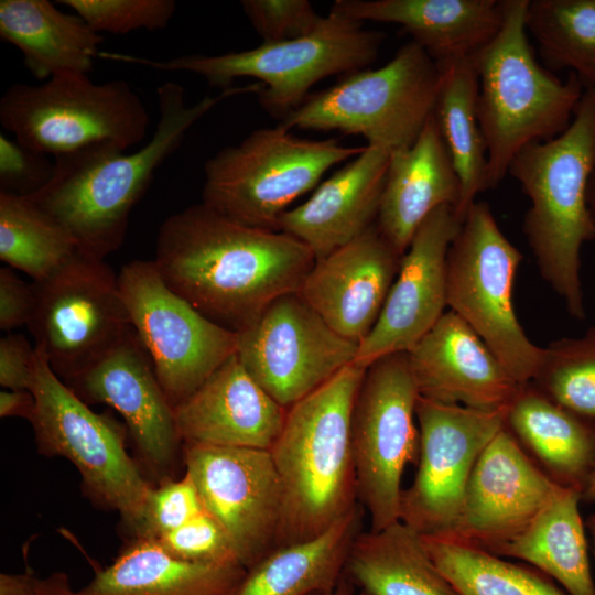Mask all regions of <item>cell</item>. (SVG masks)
Returning <instances> with one entry per match:
<instances>
[{
  "label": "cell",
  "instance_id": "cell-1",
  "mask_svg": "<svg viewBox=\"0 0 595 595\" xmlns=\"http://www.w3.org/2000/svg\"><path fill=\"white\" fill-rule=\"evenodd\" d=\"M315 260L296 238L239 224L203 202L162 223L154 258L175 293L235 333L278 298L299 292Z\"/></svg>",
  "mask_w": 595,
  "mask_h": 595
},
{
  "label": "cell",
  "instance_id": "cell-2",
  "mask_svg": "<svg viewBox=\"0 0 595 595\" xmlns=\"http://www.w3.org/2000/svg\"><path fill=\"white\" fill-rule=\"evenodd\" d=\"M260 89L231 87L188 106L182 85L164 83L156 88L159 121L144 145L126 153L97 144L55 156L52 178L29 198L69 232L78 251L105 259L121 247L132 208L193 125L223 100Z\"/></svg>",
  "mask_w": 595,
  "mask_h": 595
},
{
  "label": "cell",
  "instance_id": "cell-3",
  "mask_svg": "<svg viewBox=\"0 0 595 595\" xmlns=\"http://www.w3.org/2000/svg\"><path fill=\"white\" fill-rule=\"evenodd\" d=\"M365 372L353 363L288 408L269 450L282 489L275 549L323 534L359 504L351 416Z\"/></svg>",
  "mask_w": 595,
  "mask_h": 595
},
{
  "label": "cell",
  "instance_id": "cell-4",
  "mask_svg": "<svg viewBox=\"0 0 595 595\" xmlns=\"http://www.w3.org/2000/svg\"><path fill=\"white\" fill-rule=\"evenodd\" d=\"M595 169V88H585L567 129L534 142L508 169L530 199L523 234L543 280L569 314L585 317L581 250L595 239L587 186Z\"/></svg>",
  "mask_w": 595,
  "mask_h": 595
},
{
  "label": "cell",
  "instance_id": "cell-5",
  "mask_svg": "<svg viewBox=\"0 0 595 595\" xmlns=\"http://www.w3.org/2000/svg\"><path fill=\"white\" fill-rule=\"evenodd\" d=\"M528 1L504 0L499 31L474 55L488 190L499 185L519 151L567 129L585 89L574 73L561 80L537 62L526 29Z\"/></svg>",
  "mask_w": 595,
  "mask_h": 595
},
{
  "label": "cell",
  "instance_id": "cell-6",
  "mask_svg": "<svg viewBox=\"0 0 595 595\" xmlns=\"http://www.w3.org/2000/svg\"><path fill=\"white\" fill-rule=\"evenodd\" d=\"M383 34L363 28L361 22L331 10L307 35L221 55H182L164 62L123 54L110 60L138 63L160 71L191 72L223 90L234 79L261 82L260 105L282 120L307 98L311 87L332 75H348L370 65Z\"/></svg>",
  "mask_w": 595,
  "mask_h": 595
},
{
  "label": "cell",
  "instance_id": "cell-7",
  "mask_svg": "<svg viewBox=\"0 0 595 595\" xmlns=\"http://www.w3.org/2000/svg\"><path fill=\"white\" fill-rule=\"evenodd\" d=\"M364 149L302 139L281 123L257 129L205 162L203 203L239 224L275 230L293 201Z\"/></svg>",
  "mask_w": 595,
  "mask_h": 595
},
{
  "label": "cell",
  "instance_id": "cell-8",
  "mask_svg": "<svg viewBox=\"0 0 595 595\" xmlns=\"http://www.w3.org/2000/svg\"><path fill=\"white\" fill-rule=\"evenodd\" d=\"M0 122L20 143L55 158L97 144L126 151L144 140L150 116L127 82L66 74L11 85L0 99Z\"/></svg>",
  "mask_w": 595,
  "mask_h": 595
},
{
  "label": "cell",
  "instance_id": "cell-9",
  "mask_svg": "<svg viewBox=\"0 0 595 595\" xmlns=\"http://www.w3.org/2000/svg\"><path fill=\"white\" fill-rule=\"evenodd\" d=\"M441 72L415 42L377 69L348 74L307 97L281 122L289 130L360 134L391 152L410 147L434 110Z\"/></svg>",
  "mask_w": 595,
  "mask_h": 595
},
{
  "label": "cell",
  "instance_id": "cell-10",
  "mask_svg": "<svg viewBox=\"0 0 595 595\" xmlns=\"http://www.w3.org/2000/svg\"><path fill=\"white\" fill-rule=\"evenodd\" d=\"M35 350L30 390L36 405L30 423L39 452L68 459L79 472L87 496L117 511L136 534L151 485L126 451L122 426L94 412Z\"/></svg>",
  "mask_w": 595,
  "mask_h": 595
},
{
  "label": "cell",
  "instance_id": "cell-11",
  "mask_svg": "<svg viewBox=\"0 0 595 595\" xmlns=\"http://www.w3.org/2000/svg\"><path fill=\"white\" fill-rule=\"evenodd\" d=\"M522 253L500 230L485 202L467 209L446 258V303L496 355L519 385L530 382L542 347L524 333L513 307Z\"/></svg>",
  "mask_w": 595,
  "mask_h": 595
},
{
  "label": "cell",
  "instance_id": "cell-12",
  "mask_svg": "<svg viewBox=\"0 0 595 595\" xmlns=\"http://www.w3.org/2000/svg\"><path fill=\"white\" fill-rule=\"evenodd\" d=\"M33 283L36 301L28 328L64 382L84 375L133 332L118 275L105 259L77 251Z\"/></svg>",
  "mask_w": 595,
  "mask_h": 595
},
{
  "label": "cell",
  "instance_id": "cell-13",
  "mask_svg": "<svg viewBox=\"0 0 595 595\" xmlns=\"http://www.w3.org/2000/svg\"><path fill=\"white\" fill-rule=\"evenodd\" d=\"M419 397L408 353L366 368L353 409L351 446L358 501L369 513L370 530L400 520L402 474L419 458Z\"/></svg>",
  "mask_w": 595,
  "mask_h": 595
},
{
  "label": "cell",
  "instance_id": "cell-14",
  "mask_svg": "<svg viewBox=\"0 0 595 595\" xmlns=\"http://www.w3.org/2000/svg\"><path fill=\"white\" fill-rule=\"evenodd\" d=\"M134 333L173 407L237 353L238 334L210 321L175 293L154 260H133L118 274Z\"/></svg>",
  "mask_w": 595,
  "mask_h": 595
},
{
  "label": "cell",
  "instance_id": "cell-15",
  "mask_svg": "<svg viewBox=\"0 0 595 595\" xmlns=\"http://www.w3.org/2000/svg\"><path fill=\"white\" fill-rule=\"evenodd\" d=\"M507 408L477 410L419 397L418 470L402 490L400 520L424 537H448L480 453L506 426Z\"/></svg>",
  "mask_w": 595,
  "mask_h": 595
},
{
  "label": "cell",
  "instance_id": "cell-16",
  "mask_svg": "<svg viewBox=\"0 0 595 595\" xmlns=\"http://www.w3.org/2000/svg\"><path fill=\"white\" fill-rule=\"evenodd\" d=\"M237 334L240 361L286 409L353 364L358 349L357 343L331 328L299 292L274 300Z\"/></svg>",
  "mask_w": 595,
  "mask_h": 595
},
{
  "label": "cell",
  "instance_id": "cell-17",
  "mask_svg": "<svg viewBox=\"0 0 595 595\" xmlns=\"http://www.w3.org/2000/svg\"><path fill=\"white\" fill-rule=\"evenodd\" d=\"M183 461L246 570L275 549L282 489L269 450L184 443Z\"/></svg>",
  "mask_w": 595,
  "mask_h": 595
},
{
  "label": "cell",
  "instance_id": "cell-18",
  "mask_svg": "<svg viewBox=\"0 0 595 595\" xmlns=\"http://www.w3.org/2000/svg\"><path fill=\"white\" fill-rule=\"evenodd\" d=\"M561 487L505 426L476 461L453 532L440 538L495 553L523 531Z\"/></svg>",
  "mask_w": 595,
  "mask_h": 595
},
{
  "label": "cell",
  "instance_id": "cell-19",
  "mask_svg": "<svg viewBox=\"0 0 595 595\" xmlns=\"http://www.w3.org/2000/svg\"><path fill=\"white\" fill-rule=\"evenodd\" d=\"M461 224L454 207L441 206L420 225L354 363L367 368L383 356L408 353L445 313L447 251Z\"/></svg>",
  "mask_w": 595,
  "mask_h": 595
},
{
  "label": "cell",
  "instance_id": "cell-20",
  "mask_svg": "<svg viewBox=\"0 0 595 595\" xmlns=\"http://www.w3.org/2000/svg\"><path fill=\"white\" fill-rule=\"evenodd\" d=\"M69 385L84 401L107 404L123 418L151 470L163 477L173 467L182 443L174 407L134 331Z\"/></svg>",
  "mask_w": 595,
  "mask_h": 595
},
{
  "label": "cell",
  "instance_id": "cell-21",
  "mask_svg": "<svg viewBox=\"0 0 595 595\" xmlns=\"http://www.w3.org/2000/svg\"><path fill=\"white\" fill-rule=\"evenodd\" d=\"M401 257L375 224L316 259L299 293L331 328L359 345L379 317Z\"/></svg>",
  "mask_w": 595,
  "mask_h": 595
},
{
  "label": "cell",
  "instance_id": "cell-22",
  "mask_svg": "<svg viewBox=\"0 0 595 595\" xmlns=\"http://www.w3.org/2000/svg\"><path fill=\"white\" fill-rule=\"evenodd\" d=\"M421 398L477 410L507 408L517 383L482 338L454 312H445L408 351Z\"/></svg>",
  "mask_w": 595,
  "mask_h": 595
},
{
  "label": "cell",
  "instance_id": "cell-23",
  "mask_svg": "<svg viewBox=\"0 0 595 595\" xmlns=\"http://www.w3.org/2000/svg\"><path fill=\"white\" fill-rule=\"evenodd\" d=\"M288 409L248 372L237 353L174 407L182 443L270 450Z\"/></svg>",
  "mask_w": 595,
  "mask_h": 595
},
{
  "label": "cell",
  "instance_id": "cell-24",
  "mask_svg": "<svg viewBox=\"0 0 595 595\" xmlns=\"http://www.w3.org/2000/svg\"><path fill=\"white\" fill-rule=\"evenodd\" d=\"M390 154L367 144L306 202L283 213L275 230L303 242L315 259L354 240L376 224Z\"/></svg>",
  "mask_w": 595,
  "mask_h": 595
},
{
  "label": "cell",
  "instance_id": "cell-25",
  "mask_svg": "<svg viewBox=\"0 0 595 595\" xmlns=\"http://www.w3.org/2000/svg\"><path fill=\"white\" fill-rule=\"evenodd\" d=\"M461 183L432 113L416 140L390 154L376 226L401 256L441 206L457 207Z\"/></svg>",
  "mask_w": 595,
  "mask_h": 595
},
{
  "label": "cell",
  "instance_id": "cell-26",
  "mask_svg": "<svg viewBox=\"0 0 595 595\" xmlns=\"http://www.w3.org/2000/svg\"><path fill=\"white\" fill-rule=\"evenodd\" d=\"M331 10L401 25L436 64L474 56L504 21V0H336Z\"/></svg>",
  "mask_w": 595,
  "mask_h": 595
},
{
  "label": "cell",
  "instance_id": "cell-27",
  "mask_svg": "<svg viewBox=\"0 0 595 595\" xmlns=\"http://www.w3.org/2000/svg\"><path fill=\"white\" fill-rule=\"evenodd\" d=\"M0 36L22 53L37 79L88 74L102 42L79 15L47 0H1Z\"/></svg>",
  "mask_w": 595,
  "mask_h": 595
},
{
  "label": "cell",
  "instance_id": "cell-28",
  "mask_svg": "<svg viewBox=\"0 0 595 595\" xmlns=\"http://www.w3.org/2000/svg\"><path fill=\"white\" fill-rule=\"evenodd\" d=\"M246 571L183 561L153 540L134 538L76 595H235Z\"/></svg>",
  "mask_w": 595,
  "mask_h": 595
},
{
  "label": "cell",
  "instance_id": "cell-29",
  "mask_svg": "<svg viewBox=\"0 0 595 595\" xmlns=\"http://www.w3.org/2000/svg\"><path fill=\"white\" fill-rule=\"evenodd\" d=\"M506 426L558 484L583 493L595 464V426L559 405L531 382L507 409Z\"/></svg>",
  "mask_w": 595,
  "mask_h": 595
},
{
  "label": "cell",
  "instance_id": "cell-30",
  "mask_svg": "<svg viewBox=\"0 0 595 595\" xmlns=\"http://www.w3.org/2000/svg\"><path fill=\"white\" fill-rule=\"evenodd\" d=\"M344 574L361 595H461L431 559L422 536L401 520L360 531Z\"/></svg>",
  "mask_w": 595,
  "mask_h": 595
},
{
  "label": "cell",
  "instance_id": "cell-31",
  "mask_svg": "<svg viewBox=\"0 0 595 595\" xmlns=\"http://www.w3.org/2000/svg\"><path fill=\"white\" fill-rule=\"evenodd\" d=\"M358 504L323 534L271 551L246 574L235 595H329L338 585L348 550L360 532Z\"/></svg>",
  "mask_w": 595,
  "mask_h": 595
},
{
  "label": "cell",
  "instance_id": "cell-32",
  "mask_svg": "<svg viewBox=\"0 0 595 595\" xmlns=\"http://www.w3.org/2000/svg\"><path fill=\"white\" fill-rule=\"evenodd\" d=\"M581 498L578 489L562 486L523 531L493 554L531 563L569 595H595Z\"/></svg>",
  "mask_w": 595,
  "mask_h": 595
},
{
  "label": "cell",
  "instance_id": "cell-33",
  "mask_svg": "<svg viewBox=\"0 0 595 595\" xmlns=\"http://www.w3.org/2000/svg\"><path fill=\"white\" fill-rule=\"evenodd\" d=\"M437 66L441 79L433 115L459 178L454 212L463 221L476 196L488 190L487 149L477 116L478 76L474 56Z\"/></svg>",
  "mask_w": 595,
  "mask_h": 595
},
{
  "label": "cell",
  "instance_id": "cell-34",
  "mask_svg": "<svg viewBox=\"0 0 595 595\" xmlns=\"http://www.w3.org/2000/svg\"><path fill=\"white\" fill-rule=\"evenodd\" d=\"M78 251L69 232L26 196L0 192V259L41 282Z\"/></svg>",
  "mask_w": 595,
  "mask_h": 595
},
{
  "label": "cell",
  "instance_id": "cell-35",
  "mask_svg": "<svg viewBox=\"0 0 595 595\" xmlns=\"http://www.w3.org/2000/svg\"><path fill=\"white\" fill-rule=\"evenodd\" d=\"M524 21L550 67L595 88V0H529Z\"/></svg>",
  "mask_w": 595,
  "mask_h": 595
},
{
  "label": "cell",
  "instance_id": "cell-36",
  "mask_svg": "<svg viewBox=\"0 0 595 595\" xmlns=\"http://www.w3.org/2000/svg\"><path fill=\"white\" fill-rule=\"evenodd\" d=\"M441 573L461 595H565L551 581L482 548L422 536Z\"/></svg>",
  "mask_w": 595,
  "mask_h": 595
},
{
  "label": "cell",
  "instance_id": "cell-37",
  "mask_svg": "<svg viewBox=\"0 0 595 595\" xmlns=\"http://www.w3.org/2000/svg\"><path fill=\"white\" fill-rule=\"evenodd\" d=\"M530 382L559 405L595 422V325L582 336L542 347Z\"/></svg>",
  "mask_w": 595,
  "mask_h": 595
},
{
  "label": "cell",
  "instance_id": "cell-38",
  "mask_svg": "<svg viewBox=\"0 0 595 595\" xmlns=\"http://www.w3.org/2000/svg\"><path fill=\"white\" fill-rule=\"evenodd\" d=\"M95 32L126 34L165 28L176 10L173 0H62Z\"/></svg>",
  "mask_w": 595,
  "mask_h": 595
},
{
  "label": "cell",
  "instance_id": "cell-39",
  "mask_svg": "<svg viewBox=\"0 0 595 595\" xmlns=\"http://www.w3.org/2000/svg\"><path fill=\"white\" fill-rule=\"evenodd\" d=\"M204 511L198 490L187 473L178 480L164 479L158 487L151 486L134 538L156 540Z\"/></svg>",
  "mask_w": 595,
  "mask_h": 595
},
{
  "label": "cell",
  "instance_id": "cell-40",
  "mask_svg": "<svg viewBox=\"0 0 595 595\" xmlns=\"http://www.w3.org/2000/svg\"><path fill=\"white\" fill-rule=\"evenodd\" d=\"M153 541L183 561L241 565L226 532L207 511Z\"/></svg>",
  "mask_w": 595,
  "mask_h": 595
},
{
  "label": "cell",
  "instance_id": "cell-41",
  "mask_svg": "<svg viewBox=\"0 0 595 595\" xmlns=\"http://www.w3.org/2000/svg\"><path fill=\"white\" fill-rule=\"evenodd\" d=\"M240 4L262 43L307 35L323 19L307 0H244Z\"/></svg>",
  "mask_w": 595,
  "mask_h": 595
},
{
  "label": "cell",
  "instance_id": "cell-42",
  "mask_svg": "<svg viewBox=\"0 0 595 595\" xmlns=\"http://www.w3.org/2000/svg\"><path fill=\"white\" fill-rule=\"evenodd\" d=\"M54 161L46 154L0 136V192L32 196L52 178Z\"/></svg>",
  "mask_w": 595,
  "mask_h": 595
},
{
  "label": "cell",
  "instance_id": "cell-43",
  "mask_svg": "<svg viewBox=\"0 0 595 595\" xmlns=\"http://www.w3.org/2000/svg\"><path fill=\"white\" fill-rule=\"evenodd\" d=\"M35 286L12 268L0 269V328L7 333L30 323L35 309Z\"/></svg>",
  "mask_w": 595,
  "mask_h": 595
},
{
  "label": "cell",
  "instance_id": "cell-44",
  "mask_svg": "<svg viewBox=\"0 0 595 595\" xmlns=\"http://www.w3.org/2000/svg\"><path fill=\"white\" fill-rule=\"evenodd\" d=\"M35 346L24 335L8 333L0 339V385L9 390H30Z\"/></svg>",
  "mask_w": 595,
  "mask_h": 595
},
{
  "label": "cell",
  "instance_id": "cell-45",
  "mask_svg": "<svg viewBox=\"0 0 595 595\" xmlns=\"http://www.w3.org/2000/svg\"><path fill=\"white\" fill-rule=\"evenodd\" d=\"M35 397L31 390H9L0 392V416H18L31 420L35 411Z\"/></svg>",
  "mask_w": 595,
  "mask_h": 595
},
{
  "label": "cell",
  "instance_id": "cell-46",
  "mask_svg": "<svg viewBox=\"0 0 595 595\" xmlns=\"http://www.w3.org/2000/svg\"><path fill=\"white\" fill-rule=\"evenodd\" d=\"M0 595H40L36 578L31 572L1 573Z\"/></svg>",
  "mask_w": 595,
  "mask_h": 595
},
{
  "label": "cell",
  "instance_id": "cell-47",
  "mask_svg": "<svg viewBox=\"0 0 595 595\" xmlns=\"http://www.w3.org/2000/svg\"><path fill=\"white\" fill-rule=\"evenodd\" d=\"M36 587L40 595H76L64 572H55L41 580L36 578Z\"/></svg>",
  "mask_w": 595,
  "mask_h": 595
},
{
  "label": "cell",
  "instance_id": "cell-48",
  "mask_svg": "<svg viewBox=\"0 0 595 595\" xmlns=\"http://www.w3.org/2000/svg\"><path fill=\"white\" fill-rule=\"evenodd\" d=\"M587 204L595 228V169L591 175L587 186Z\"/></svg>",
  "mask_w": 595,
  "mask_h": 595
},
{
  "label": "cell",
  "instance_id": "cell-49",
  "mask_svg": "<svg viewBox=\"0 0 595 595\" xmlns=\"http://www.w3.org/2000/svg\"><path fill=\"white\" fill-rule=\"evenodd\" d=\"M355 586L350 582V580L343 574L338 585L334 589V592L329 595H354ZM314 595H322V594H314Z\"/></svg>",
  "mask_w": 595,
  "mask_h": 595
},
{
  "label": "cell",
  "instance_id": "cell-50",
  "mask_svg": "<svg viewBox=\"0 0 595 595\" xmlns=\"http://www.w3.org/2000/svg\"><path fill=\"white\" fill-rule=\"evenodd\" d=\"M585 497L587 500L595 502V464L588 475L586 484L584 486L582 497Z\"/></svg>",
  "mask_w": 595,
  "mask_h": 595
},
{
  "label": "cell",
  "instance_id": "cell-51",
  "mask_svg": "<svg viewBox=\"0 0 595 595\" xmlns=\"http://www.w3.org/2000/svg\"><path fill=\"white\" fill-rule=\"evenodd\" d=\"M587 526L589 528L592 538H593V544H594V556H595V516H592L588 518Z\"/></svg>",
  "mask_w": 595,
  "mask_h": 595
}]
</instances>
